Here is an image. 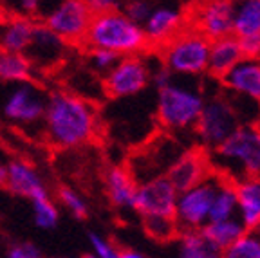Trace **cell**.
<instances>
[{
    "mask_svg": "<svg viewBox=\"0 0 260 258\" xmlns=\"http://www.w3.org/2000/svg\"><path fill=\"white\" fill-rule=\"evenodd\" d=\"M38 22L13 16L8 18L0 31V51L6 53H24L29 49L32 42V35L37 29Z\"/></svg>",
    "mask_w": 260,
    "mask_h": 258,
    "instance_id": "21",
    "label": "cell"
},
{
    "mask_svg": "<svg viewBox=\"0 0 260 258\" xmlns=\"http://www.w3.org/2000/svg\"><path fill=\"white\" fill-rule=\"evenodd\" d=\"M255 125H256V126H258V128H260V116H258V119H256V123H255Z\"/></svg>",
    "mask_w": 260,
    "mask_h": 258,
    "instance_id": "41",
    "label": "cell"
},
{
    "mask_svg": "<svg viewBox=\"0 0 260 258\" xmlns=\"http://www.w3.org/2000/svg\"><path fill=\"white\" fill-rule=\"evenodd\" d=\"M138 179L126 166H112L105 174V191L110 204L119 210H128L134 206L138 191Z\"/></svg>",
    "mask_w": 260,
    "mask_h": 258,
    "instance_id": "18",
    "label": "cell"
},
{
    "mask_svg": "<svg viewBox=\"0 0 260 258\" xmlns=\"http://www.w3.org/2000/svg\"><path fill=\"white\" fill-rule=\"evenodd\" d=\"M188 25L210 42L233 35V0H195Z\"/></svg>",
    "mask_w": 260,
    "mask_h": 258,
    "instance_id": "11",
    "label": "cell"
},
{
    "mask_svg": "<svg viewBox=\"0 0 260 258\" xmlns=\"http://www.w3.org/2000/svg\"><path fill=\"white\" fill-rule=\"evenodd\" d=\"M190 80L195 78L175 76L170 83L157 90L155 114L162 128L172 132L193 130L206 96L203 89L191 85Z\"/></svg>",
    "mask_w": 260,
    "mask_h": 258,
    "instance_id": "3",
    "label": "cell"
},
{
    "mask_svg": "<svg viewBox=\"0 0 260 258\" xmlns=\"http://www.w3.org/2000/svg\"><path fill=\"white\" fill-rule=\"evenodd\" d=\"M244 58L240 42L237 37L219 38L210 44V58H208V74L211 78H222L226 73H230L237 63Z\"/></svg>",
    "mask_w": 260,
    "mask_h": 258,
    "instance_id": "19",
    "label": "cell"
},
{
    "mask_svg": "<svg viewBox=\"0 0 260 258\" xmlns=\"http://www.w3.org/2000/svg\"><path fill=\"white\" fill-rule=\"evenodd\" d=\"M150 61L143 54L121 56L103 78V90L114 100L138 96L150 85Z\"/></svg>",
    "mask_w": 260,
    "mask_h": 258,
    "instance_id": "9",
    "label": "cell"
},
{
    "mask_svg": "<svg viewBox=\"0 0 260 258\" xmlns=\"http://www.w3.org/2000/svg\"><path fill=\"white\" fill-rule=\"evenodd\" d=\"M11 194L18 197L35 199L38 195L47 194V188L44 184L40 172L32 163L25 159H13L8 165V184H6Z\"/></svg>",
    "mask_w": 260,
    "mask_h": 258,
    "instance_id": "17",
    "label": "cell"
},
{
    "mask_svg": "<svg viewBox=\"0 0 260 258\" xmlns=\"http://www.w3.org/2000/svg\"><path fill=\"white\" fill-rule=\"evenodd\" d=\"M83 44L87 49H107L119 56L143 54L148 49L143 25L130 20L121 9L94 16Z\"/></svg>",
    "mask_w": 260,
    "mask_h": 258,
    "instance_id": "4",
    "label": "cell"
},
{
    "mask_svg": "<svg viewBox=\"0 0 260 258\" xmlns=\"http://www.w3.org/2000/svg\"><path fill=\"white\" fill-rule=\"evenodd\" d=\"M8 258H44L35 244L31 242H22V244H15V246L9 249Z\"/></svg>",
    "mask_w": 260,
    "mask_h": 258,
    "instance_id": "37",
    "label": "cell"
},
{
    "mask_svg": "<svg viewBox=\"0 0 260 258\" xmlns=\"http://www.w3.org/2000/svg\"><path fill=\"white\" fill-rule=\"evenodd\" d=\"M188 16L177 6L159 4L154 6L152 13L143 24V31L148 40V47L161 49L172 40L175 35L186 27Z\"/></svg>",
    "mask_w": 260,
    "mask_h": 258,
    "instance_id": "13",
    "label": "cell"
},
{
    "mask_svg": "<svg viewBox=\"0 0 260 258\" xmlns=\"http://www.w3.org/2000/svg\"><path fill=\"white\" fill-rule=\"evenodd\" d=\"M118 258H145L134 249H118Z\"/></svg>",
    "mask_w": 260,
    "mask_h": 258,
    "instance_id": "38",
    "label": "cell"
},
{
    "mask_svg": "<svg viewBox=\"0 0 260 258\" xmlns=\"http://www.w3.org/2000/svg\"><path fill=\"white\" fill-rule=\"evenodd\" d=\"M177 240L179 258H222V251L211 246L201 231H183Z\"/></svg>",
    "mask_w": 260,
    "mask_h": 258,
    "instance_id": "27",
    "label": "cell"
},
{
    "mask_svg": "<svg viewBox=\"0 0 260 258\" xmlns=\"http://www.w3.org/2000/svg\"><path fill=\"white\" fill-rule=\"evenodd\" d=\"M81 258H98V256H94V254H83Z\"/></svg>",
    "mask_w": 260,
    "mask_h": 258,
    "instance_id": "40",
    "label": "cell"
},
{
    "mask_svg": "<svg viewBox=\"0 0 260 258\" xmlns=\"http://www.w3.org/2000/svg\"><path fill=\"white\" fill-rule=\"evenodd\" d=\"M242 125L237 109L233 105L232 96L228 92L206 96L199 119L193 126V134L199 143L208 150H215L222 145L228 137L232 136Z\"/></svg>",
    "mask_w": 260,
    "mask_h": 258,
    "instance_id": "7",
    "label": "cell"
},
{
    "mask_svg": "<svg viewBox=\"0 0 260 258\" xmlns=\"http://www.w3.org/2000/svg\"><path fill=\"white\" fill-rule=\"evenodd\" d=\"M44 136L60 150H73L92 141L98 132V110L83 96L69 90H54L47 98Z\"/></svg>",
    "mask_w": 260,
    "mask_h": 258,
    "instance_id": "1",
    "label": "cell"
},
{
    "mask_svg": "<svg viewBox=\"0 0 260 258\" xmlns=\"http://www.w3.org/2000/svg\"><path fill=\"white\" fill-rule=\"evenodd\" d=\"M210 157L203 150H190V152L179 155L170 166H168L167 179L174 184L175 190L181 191L188 190L191 186L203 182L211 174Z\"/></svg>",
    "mask_w": 260,
    "mask_h": 258,
    "instance_id": "14",
    "label": "cell"
},
{
    "mask_svg": "<svg viewBox=\"0 0 260 258\" xmlns=\"http://www.w3.org/2000/svg\"><path fill=\"white\" fill-rule=\"evenodd\" d=\"M210 44L204 35L186 25L175 35L168 44L162 45L161 61L174 76L179 78H201L208 74V58Z\"/></svg>",
    "mask_w": 260,
    "mask_h": 258,
    "instance_id": "6",
    "label": "cell"
},
{
    "mask_svg": "<svg viewBox=\"0 0 260 258\" xmlns=\"http://www.w3.org/2000/svg\"><path fill=\"white\" fill-rule=\"evenodd\" d=\"M224 92L260 103V60L242 58L235 67L220 78Z\"/></svg>",
    "mask_w": 260,
    "mask_h": 258,
    "instance_id": "16",
    "label": "cell"
},
{
    "mask_svg": "<svg viewBox=\"0 0 260 258\" xmlns=\"http://www.w3.org/2000/svg\"><path fill=\"white\" fill-rule=\"evenodd\" d=\"M83 2L90 9V13L96 16V15H103V13L119 11L123 8L125 0H83Z\"/></svg>",
    "mask_w": 260,
    "mask_h": 258,
    "instance_id": "35",
    "label": "cell"
},
{
    "mask_svg": "<svg viewBox=\"0 0 260 258\" xmlns=\"http://www.w3.org/2000/svg\"><path fill=\"white\" fill-rule=\"evenodd\" d=\"M119 58H121L119 54L112 53V51H107V49H89L87 63H89L92 73L105 78L114 69V65L119 61Z\"/></svg>",
    "mask_w": 260,
    "mask_h": 258,
    "instance_id": "32",
    "label": "cell"
},
{
    "mask_svg": "<svg viewBox=\"0 0 260 258\" xmlns=\"http://www.w3.org/2000/svg\"><path fill=\"white\" fill-rule=\"evenodd\" d=\"M67 42H63L56 33H53L44 22H38L32 42L25 51V56L32 61L37 71L42 69H53L63 60L67 53Z\"/></svg>",
    "mask_w": 260,
    "mask_h": 258,
    "instance_id": "15",
    "label": "cell"
},
{
    "mask_svg": "<svg viewBox=\"0 0 260 258\" xmlns=\"http://www.w3.org/2000/svg\"><path fill=\"white\" fill-rule=\"evenodd\" d=\"M60 0H0V9L8 18L20 16L40 22L51 13Z\"/></svg>",
    "mask_w": 260,
    "mask_h": 258,
    "instance_id": "25",
    "label": "cell"
},
{
    "mask_svg": "<svg viewBox=\"0 0 260 258\" xmlns=\"http://www.w3.org/2000/svg\"><path fill=\"white\" fill-rule=\"evenodd\" d=\"M37 69L24 53H6L0 51V81L2 83H20L35 80Z\"/></svg>",
    "mask_w": 260,
    "mask_h": 258,
    "instance_id": "23",
    "label": "cell"
},
{
    "mask_svg": "<svg viewBox=\"0 0 260 258\" xmlns=\"http://www.w3.org/2000/svg\"><path fill=\"white\" fill-rule=\"evenodd\" d=\"M201 233L211 246H215L219 251H224L246 233V228L239 217H233L226 220H210L206 226H203Z\"/></svg>",
    "mask_w": 260,
    "mask_h": 258,
    "instance_id": "22",
    "label": "cell"
},
{
    "mask_svg": "<svg viewBox=\"0 0 260 258\" xmlns=\"http://www.w3.org/2000/svg\"><path fill=\"white\" fill-rule=\"evenodd\" d=\"M89 240H90V246H92V249H94V256L118 258V247H114L105 237H102V235H98V233H90Z\"/></svg>",
    "mask_w": 260,
    "mask_h": 258,
    "instance_id": "34",
    "label": "cell"
},
{
    "mask_svg": "<svg viewBox=\"0 0 260 258\" xmlns=\"http://www.w3.org/2000/svg\"><path fill=\"white\" fill-rule=\"evenodd\" d=\"M152 9H154V4L150 0H125L121 11L128 16L130 20L143 25L146 18H148V15L152 13Z\"/></svg>",
    "mask_w": 260,
    "mask_h": 258,
    "instance_id": "33",
    "label": "cell"
},
{
    "mask_svg": "<svg viewBox=\"0 0 260 258\" xmlns=\"http://www.w3.org/2000/svg\"><path fill=\"white\" fill-rule=\"evenodd\" d=\"M208 157L215 174L233 182L260 177V128L242 123L222 145L208 152Z\"/></svg>",
    "mask_w": 260,
    "mask_h": 258,
    "instance_id": "2",
    "label": "cell"
},
{
    "mask_svg": "<svg viewBox=\"0 0 260 258\" xmlns=\"http://www.w3.org/2000/svg\"><path fill=\"white\" fill-rule=\"evenodd\" d=\"M239 217V199H237L235 182L230 179H220L215 199L211 204L210 220H226Z\"/></svg>",
    "mask_w": 260,
    "mask_h": 258,
    "instance_id": "26",
    "label": "cell"
},
{
    "mask_svg": "<svg viewBox=\"0 0 260 258\" xmlns=\"http://www.w3.org/2000/svg\"><path fill=\"white\" fill-rule=\"evenodd\" d=\"M239 199V218L246 231L260 228V177H248L235 182Z\"/></svg>",
    "mask_w": 260,
    "mask_h": 258,
    "instance_id": "20",
    "label": "cell"
},
{
    "mask_svg": "<svg viewBox=\"0 0 260 258\" xmlns=\"http://www.w3.org/2000/svg\"><path fill=\"white\" fill-rule=\"evenodd\" d=\"M220 175L211 172L203 182L181 191L175 206V220L183 231H201L210 222L211 204L219 188Z\"/></svg>",
    "mask_w": 260,
    "mask_h": 258,
    "instance_id": "8",
    "label": "cell"
},
{
    "mask_svg": "<svg viewBox=\"0 0 260 258\" xmlns=\"http://www.w3.org/2000/svg\"><path fill=\"white\" fill-rule=\"evenodd\" d=\"M260 33V0H233V37Z\"/></svg>",
    "mask_w": 260,
    "mask_h": 258,
    "instance_id": "24",
    "label": "cell"
},
{
    "mask_svg": "<svg viewBox=\"0 0 260 258\" xmlns=\"http://www.w3.org/2000/svg\"><path fill=\"white\" fill-rule=\"evenodd\" d=\"M8 184V165H0V188Z\"/></svg>",
    "mask_w": 260,
    "mask_h": 258,
    "instance_id": "39",
    "label": "cell"
},
{
    "mask_svg": "<svg viewBox=\"0 0 260 258\" xmlns=\"http://www.w3.org/2000/svg\"><path fill=\"white\" fill-rule=\"evenodd\" d=\"M143 230L150 238L157 242H172L177 240L181 230L177 226V220L170 217H141Z\"/></svg>",
    "mask_w": 260,
    "mask_h": 258,
    "instance_id": "28",
    "label": "cell"
},
{
    "mask_svg": "<svg viewBox=\"0 0 260 258\" xmlns=\"http://www.w3.org/2000/svg\"><path fill=\"white\" fill-rule=\"evenodd\" d=\"M92 18L94 15L83 0H60L42 22L71 45L85 42Z\"/></svg>",
    "mask_w": 260,
    "mask_h": 258,
    "instance_id": "10",
    "label": "cell"
},
{
    "mask_svg": "<svg viewBox=\"0 0 260 258\" xmlns=\"http://www.w3.org/2000/svg\"><path fill=\"white\" fill-rule=\"evenodd\" d=\"M49 94L31 81L2 83L0 81V117L18 128H44V116Z\"/></svg>",
    "mask_w": 260,
    "mask_h": 258,
    "instance_id": "5",
    "label": "cell"
},
{
    "mask_svg": "<svg viewBox=\"0 0 260 258\" xmlns=\"http://www.w3.org/2000/svg\"><path fill=\"white\" fill-rule=\"evenodd\" d=\"M179 191L167 175H157L139 182L132 210L141 217H170L175 218Z\"/></svg>",
    "mask_w": 260,
    "mask_h": 258,
    "instance_id": "12",
    "label": "cell"
},
{
    "mask_svg": "<svg viewBox=\"0 0 260 258\" xmlns=\"http://www.w3.org/2000/svg\"><path fill=\"white\" fill-rule=\"evenodd\" d=\"M239 42H240V49H242L244 58L260 60V33L239 38Z\"/></svg>",
    "mask_w": 260,
    "mask_h": 258,
    "instance_id": "36",
    "label": "cell"
},
{
    "mask_svg": "<svg viewBox=\"0 0 260 258\" xmlns=\"http://www.w3.org/2000/svg\"><path fill=\"white\" fill-rule=\"evenodd\" d=\"M31 204L32 218H35V224L38 228H42V230H53V228H56L60 215H58V208L53 202V199H51V195H49V191L31 199Z\"/></svg>",
    "mask_w": 260,
    "mask_h": 258,
    "instance_id": "29",
    "label": "cell"
},
{
    "mask_svg": "<svg viewBox=\"0 0 260 258\" xmlns=\"http://www.w3.org/2000/svg\"><path fill=\"white\" fill-rule=\"evenodd\" d=\"M222 258H260V237L255 231H246L222 251Z\"/></svg>",
    "mask_w": 260,
    "mask_h": 258,
    "instance_id": "30",
    "label": "cell"
},
{
    "mask_svg": "<svg viewBox=\"0 0 260 258\" xmlns=\"http://www.w3.org/2000/svg\"><path fill=\"white\" fill-rule=\"evenodd\" d=\"M56 197H58V202H60L73 217H76L78 220H85V218L89 217V206H87L85 199L81 197L74 188H71V186H60L56 191Z\"/></svg>",
    "mask_w": 260,
    "mask_h": 258,
    "instance_id": "31",
    "label": "cell"
}]
</instances>
